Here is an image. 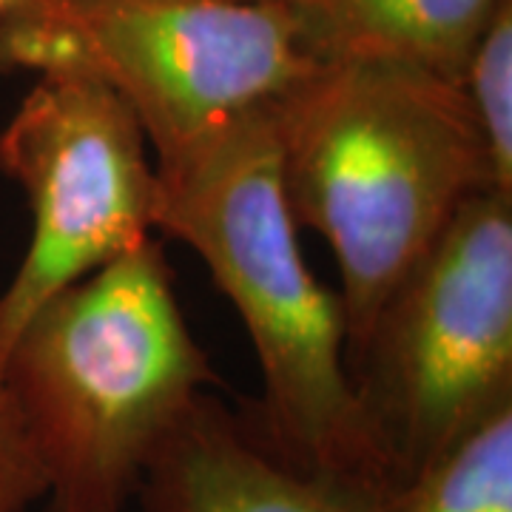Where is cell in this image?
<instances>
[{
    "label": "cell",
    "instance_id": "cell-11",
    "mask_svg": "<svg viewBox=\"0 0 512 512\" xmlns=\"http://www.w3.org/2000/svg\"><path fill=\"white\" fill-rule=\"evenodd\" d=\"M46 495L49 481L12 399L0 356V512H29Z\"/></svg>",
    "mask_w": 512,
    "mask_h": 512
},
{
    "label": "cell",
    "instance_id": "cell-12",
    "mask_svg": "<svg viewBox=\"0 0 512 512\" xmlns=\"http://www.w3.org/2000/svg\"><path fill=\"white\" fill-rule=\"evenodd\" d=\"M20 0H0V15H3V12H9V9H12V6H18Z\"/></svg>",
    "mask_w": 512,
    "mask_h": 512
},
{
    "label": "cell",
    "instance_id": "cell-9",
    "mask_svg": "<svg viewBox=\"0 0 512 512\" xmlns=\"http://www.w3.org/2000/svg\"><path fill=\"white\" fill-rule=\"evenodd\" d=\"M384 512H512V404L404 478Z\"/></svg>",
    "mask_w": 512,
    "mask_h": 512
},
{
    "label": "cell",
    "instance_id": "cell-1",
    "mask_svg": "<svg viewBox=\"0 0 512 512\" xmlns=\"http://www.w3.org/2000/svg\"><path fill=\"white\" fill-rule=\"evenodd\" d=\"M271 109L154 160L157 234L200 256L239 313L262 370L276 456L396 490L399 473L350 373L339 296L313 276L296 237Z\"/></svg>",
    "mask_w": 512,
    "mask_h": 512
},
{
    "label": "cell",
    "instance_id": "cell-4",
    "mask_svg": "<svg viewBox=\"0 0 512 512\" xmlns=\"http://www.w3.org/2000/svg\"><path fill=\"white\" fill-rule=\"evenodd\" d=\"M313 66L288 0H20L0 15L3 72L100 80L157 160L274 106Z\"/></svg>",
    "mask_w": 512,
    "mask_h": 512
},
{
    "label": "cell",
    "instance_id": "cell-10",
    "mask_svg": "<svg viewBox=\"0 0 512 512\" xmlns=\"http://www.w3.org/2000/svg\"><path fill=\"white\" fill-rule=\"evenodd\" d=\"M458 83L487 148L493 191L512 200V0L495 12Z\"/></svg>",
    "mask_w": 512,
    "mask_h": 512
},
{
    "label": "cell",
    "instance_id": "cell-5",
    "mask_svg": "<svg viewBox=\"0 0 512 512\" xmlns=\"http://www.w3.org/2000/svg\"><path fill=\"white\" fill-rule=\"evenodd\" d=\"M350 373L399 481L512 404V200L481 191L461 205Z\"/></svg>",
    "mask_w": 512,
    "mask_h": 512
},
{
    "label": "cell",
    "instance_id": "cell-2",
    "mask_svg": "<svg viewBox=\"0 0 512 512\" xmlns=\"http://www.w3.org/2000/svg\"><path fill=\"white\" fill-rule=\"evenodd\" d=\"M282 188L296 225L328 242L348 362L461 205L493 191L458 80L382 63H316L276 100Z\"/></svg>",
    "mask_w": 512,
    "mask_h": 512
},
{
    "label": "cell",
    "instance_id": "cell-6",
    "mask_svg": "<svg viewBox=\"0 0 512 512\" xmlns=\"http://www.w3.org/2000/svg\"><path fill=\"white\" fill-rule=\"evenodd\" d=\"M126 103L89 74H40L0 131V171L32 214L0 293V353L55 293L157 237V165Z\"/></svg>",
    "mask_w": 512,
    "mask_h": 512
},
{
    "label": "cell",
    "instance_id": "cell-8",
    "mask_svg": "<svg viewBox=\"0 0 512 512\" xmlns=\"http://www.w3.org/2000/svg\"><path fill=\"white\" fill-rule=\"evenodd\" d=\"M507 0H288L316 63H382L461 80Z\"/></svg>",
    "mask_w": 512,
    "mask_h": 512
},
{
    "label": "cell",
    "instance_id": "cell-7",
    "mask_svg": "<svg viewBox=\"0 0 512 512\" xmlns=\"http://www.w3.org/2000/svg\"><path fill=\"white\" fill-rule=\"evenodd\" d=\"M393 490L293 467L202 396L148 464V512H384Z\"/></svg>",
    "mask_w": 512,
    "mask_h": 512
},
{
    "label": "cell",
    "instance_id": "cell-3",
    "mask_svg": "<svg viewBox=\"0 0 512 512\" xmlns=\"http://www.w3.org/2000/svg\"><path fill=\"white\" fill-rule=\"evenodd\" d=\"M52 512H123L217 373L157 237L46 299L0 353Z\"/></svg>",
    "mask_w": 512,
    "mask_h": 512
}]
</instances>
